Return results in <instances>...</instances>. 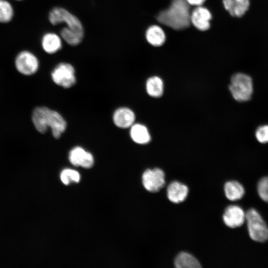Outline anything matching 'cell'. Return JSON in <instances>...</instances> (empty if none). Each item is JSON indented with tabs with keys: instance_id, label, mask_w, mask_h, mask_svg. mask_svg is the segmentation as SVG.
Returning <instances> with one entry per match:
<instances>
[{
	"instance_id": "cell-7",
	"label": "cell",
	"mask_w": 268,
	"mask_h": 268,
	"mask_svg": "<svg viewBox=\"0 0 268 268\" xmlns=\"http://www.w3.org/2000/svg\"><path fill=\"white\" fill-rule=\"evenodd\" d=\"M51 76L56 84L64 88L71 87L76 82L74 68L68 63L58 64L52 71Z\"/></svg>"
},
{
	"instance_id": "cell-14",
	"label": "cell",
	"mask_w": 268,
	"mask_h": 268,
	"mask_svg": "<svg viewBox=\"0 0 268 268\" xmlns=\"http://www.w3.org/2000/svg\"><path fill=\"white\" fill-rule=\"evenodd\" d=\"M41 44L43 50L49 54L57 52L62 46L60 37L53 32L44 34L41 38Z\"/></svg>"
},
{
	"instance_id": "cell-5",
	"label": "cell",
	"mask_w": 268,
	"mask_h": 268,
	"mask_svg": "<svg viewBox=\"0 0 268 268\" xmlns=\"http://www.w3.org/2000/svg\"><path fill=\"white\" fill-rule=\"evenodd\" d=\"M48 19L54 25L64 23L68 29L83 36V28L80 20L64 8L55 7L52 8L49 13Z\"/></svg>"
},
{
	"instance_id": "cell-13",
	"label": "cell",
	"mask_w": 268,
	"mask_h": 268,
	"mask_svg": "<svg viewBox=\"0 0 268 268\" xmlns=\"http://www.w3.org/2000/svg\"><path fill=\"white\" fill-rule=\"evenodd\" d=\"M189 190L186 185L178 181H173L168 186L167 197L172 202L178 203L187 198Z\"/></svg>"
},
{
	"instance_id": "cell-4",
	"label": "cell",
	"mask_w": 268,
	"mask_h": 268,
	"mask_svg": "<svg viewBox=\"0 0 268 268\" xmlns=\"http://www.w3.org/2000/svg\"><path fill=\"white\" fill-rule=\"evenodd\" d=\"M248 230L252 239L264 242L268 239V227L259 212L255 209H250L245 214Z\"/></svg>"
},
{
	"instance_id": "cell-17",
	"label": "cell",
	"mask_w": 268,
	"mask_h": 268,
	"mask_svg": "<svg viewBox=\"0 0 268 268\" xmlns=\"http://www.w3.org/2000/svg\"><path fill=\"white\" fill-rule=\"evenodd\" d=\"M145 37L147 42L154 46L162 45L166 39L165 34L162 29L155 25L148 28L145 33Z\"/></svg>"
},
{
	"instance_id": "cell-27",
	"label": "cell",
	"mask_w": 268,
	"mask_h": 268,
	"mask_svg": "<svg viewBox=\"0 0 268 268\" xmlns=\"http://www.w3.org/2000/svg\"><path fill=\"white\" fill-rule=\"evenodd\" d=\"M17 0V1H21V0Z\"/></svg>"
},
{
	"instance_id": "cell-18",
	"label": "cell",
	"mask_w": 268,
	"mask_h": 268,
	"mask_svg": "<svg viewBox=\"0 0 268 268\" xmlns=\"http://www.w3.org/2000/svg\"><path fill=\"white\" fill-rule=\"evenodd\" d=\"M226 198L230 201H235L241 199L245 193L244 188L238 182H227L224 187Z\"/></svg>"
},
{
	"instance_id": "cell-8",
	"label": "cell",
	"mask_w": 268,
	"mask_h": 268,
	"mask_svg": "<svg viewBox=\"0 0 268 268\" xmlns=\"http://www.w3.org/2000/svg\"><path fill=\"white\" fill-rule=\"evenodd\" d=\"M142 180L146 190L150 192H157L165 184V174L160 168L148 169L143 173Z\"/></svg>"
},
{
	"instance_id": "cell-19",
	"label": "cell",
	"mask_w": 268,
	"mask_h": 268,
	"mask_svg": "<svg viewBox=\"0 0 268 268\" xmlns=\"http://www.w3.org/2000/svg\"><path fill=\"white\" fill-rule=\"evenodd\" d=\"M175 266L177 268H198L201 266L198 260L187 252H181L175 258Z\"/></svg>"
},
{
	"instance_id": "cell-2",
	"label": "cell",
	"mask_w": 268,
	"mask_h": 268,
	"mask_svg": "<svg viewBox=\"0 0 268 268\" xmlns=\"http://www.w3.org/2000/svg\"><path fill=\"white\" fill-rule=\"evenodd\" d=\"M161 24L175 30H182L191 23L190 4L186 0H172L169 7L161 11L156 16Z\"/></svg>"
},
{
	"instance_id": "cell-24",
	"label": "cell",
	"mask_w": 268,
	"mask_h": 268,
	"mask_svg": "<svg viewBox=\"0 0 268 268\" xmlns=\"http://www.w3.org/2000/svg\"><path fill=\"white\" fill-rule=\"evenodd\" d=\"M258 194L261 198L268 202V177L262 178L258 184Z\"/></svg>"
},
{
	"instance_id": "cell-26",
	"label": "cell",
	"mask_w": 268,
	"mask_h": 268,
	"mask_svg": "<svg viewBox=\"0 0 268 268\" xmlns=\"http://www.w3.org/2000/svg\"><path fill=\"white\" fill-rule=\"evenodd\" d=\"M187 2L190 5H196V6H201L202 4L205 0H186Z\"/></svg>"
},
{
	"instance_id": "cell-11",
	"label": "cell",
	"mask_w": 268,
	"mask_h": 268,
	"mask_svg": "<svg viewBox=\"0 0 268 268\" xmlns=\"http://www.w3.org/2000/svg\"><path fill=\"white\" fill-rule=\"evenodd\" d=\"M211 19L210 11L201 6H198L191 13V22L200 30H207L210 27Z\"/></svg>"
},
{
	"instance_id": "cell-20",
	"label": "cell",
	"mask_w": 268,
	"mask_h": 268,
	"mask_svg": "<svg viewBox=\"0 0 268 268\" xmlns=\"http://www.w3.org/2000/svg\"><path fill=\"white\" fill-rule=\"evenodd\" d=\"M146 89L149 95L153 97H160L163 93V82L158 76H152L146 81Z\"/></svg>"
},
{
	"instance_id": "cell-6",
	"label": "cell",
	"mask_w": 268,
	"mask_h": 268,
	"mask_svg": "<svg viewBox=\"0 0 268 268\" xmlns=\"http://www.w3.org/2000/svg\"><path fill=\"white\" fill-rule=\"evenodd\" d=\"M14 64L17 70L25 75L35 73L39 67L37 57L28 50H22L19 52L15 58Z\"/></svg>"
},
{
	"instance_id": "cell-23",
	"label": "cell",
	"mask_w": 268,
	"mask_h": 268,
	"mask_svg": "<svg viewBox=\"0 0 268 268\" xmlns=\"http://www.w3.org/2000/svg\"><path fill=\"white\" fill-rule=\"evenodd\" d=\"M60 178L65 185H68L71 182H79L80 176L79 173L75 170L65 169L61 172Z\"/></svg>"
},
{
	"instance_id": "cell-12",
	"label": "cell",
	"mask_w": 268,
	"mask_h": 268,
	"mask_svg": "<svg viewBox=\"0 0 268 268\" xmlns=\"http://www.w3.org/2000/svg\"><path fill=\"white\" fill-rule=\"evenodd\" d=\"M135 117L134 112L127 107H121L114 113L113 120L115 125L120 128L131 127L134 123Z\"/></svg>"
},
{
	"instance_id": "cell-9",
	"label": "cell",
	"mask_w": 268,
	"mask_h": 268,
	"mask_svg": "<svg viewBox=\"0 0 268 268\" xmlns=\"http://www.w3.org/2000/svg\"><path fill=\"white\" fill-rule=\"evenodd\" d=\"M68 159L72 165L85 168H90L94 164L92 154L80 146L74 147L70 150Z\"/></svg>"
},
{
	"instance_id": "cell-3",
	"label": "cell",
	"mask_w": 268,
	"mask_h": 268,
	"mask_svg": "<svg viewBox=\"0 0 268 268\" xmlns=\"http://www.w3.org/2000/svg\"><path fill=\"white\" fill-rule=\"evenodd\" d=\"M229 90L235 100L239 102L249 100L253 93L251 77L244 73H237L231 78Z\"/></svg>"
},
{
	"instance_id": "cell-1",
	"label": "cell",
	"mask_w": 268,
	"mask_h": 268,
	"mask_svg": "<svg viewBox=\"0 0 268 268\" xmlns=\"http://www.w3.org/2000/svg\"><path fill=\"white\" fill-rule=\"evenodd\" d=\"M32 120L36 129L40 133H45L51 128L53 136L59 138L65 131L67 123L58 112L46 107H37L33 111Z\"/></svg>"
},
{
	"instance_id": "cell-10",
	"label": "cell",
	"mask_w": 268,
	"mask_h": 268,
	"mask_svg": "<svg viewBox=\"0 0 268 268\" xmlns=\"http://www.w3.org/2000/svg\"><path fill=\"white\" fill-rule=\"evenodd\" d=\"M224 223L230 228L241 226L245 220V213L240 206L231 205L227 207L223 215Z\"/></svg>"
},
{
	"instance_id": "cell-22",
	"label": "cell",
	"mask_w": 268,
	"mask_h": 268,
	"mask_svg": "<svg viewBox=\"0 0 268 268\" xmlns=\"http://www.w3.org/2000/svg\"><path fill=\"white\" fill-rule=\"evenodd\" d=\"M60 35L67 44L71 46H75L79 44L83 37L66 27L61 29Z\"/></svg>"
},
{
	"instance_id": "cell-25",
	"label": "cell",
	"mask_w": 268,
	"mask_h": 268,
	"mask_svg": "<svg viewBox=\"0 0 268 268\" xmlns=\"http://www.w3.org/2000/svg\"><path fill=\"white\" fill-rule=\"evenodd\" d=\"M256 136L261 143L268 142V125L260 127L256 132Z\"/></svg>"
},
{
	"instance_id": "cell-21",
	"label": "cell",
	"mask_w": 268,
	"mask_h": 268,
	"mask_svg": "<svg viewBox=\"0 0 268 268\" xmlns=\"http://www.w3.org/2000/svg\"><path fill=\"white\" fill-rule=\"evenodd\" d=\"M14 15V10L12 4L7 0H0V23L10 22Z\"/></svg>"
},
{
	"instance_id": "cell-16",
	"label": "cell",
	"mask_w": 268,
	"mask_h": 268,
	"mask_svg": "<svg viewBox=\"0 0 268 268\" xmlns=\"http://www.w3.org/2000/svg\"><path fill=\"white\" fill-rule=\"evenodd\" d=\"M131 127L130 135L134 142L138 144H145L150 141V135L145 126L140 124H134Z\"/></svg>"
},
{
	"instance_id": "cell-15",
	"label": "cell",
	"mask_w": 268,
	"mask_h": 268,
	"mask_svg": "<svg viewBox=\"0 0 268 268\" xmlns=\"http://www.w3.org/2000/svg\"><path fill=\"white\" fill-rule=\"evenodd\" d=\"M224 6L233 17H241L248 10L249 0H223Z\"/></svg>"
}]
</instances>
